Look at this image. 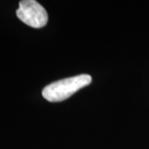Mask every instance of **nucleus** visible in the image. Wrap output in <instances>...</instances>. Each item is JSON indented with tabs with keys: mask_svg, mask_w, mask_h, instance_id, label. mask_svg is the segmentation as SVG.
<instances>
[{
	"mask_svg": "<svg viewBox=\"0 0 149 149\" xmlns=\"http://www.w3.org/2000/svg\"><path fill=\"white\" fill-rule=\"evenodd\" d=\"M92 78L82 74L57 80L47 85L42 90V96L49 102H61L70 98L75 92L89 85Z\"/></svg>",
	"mask_w": 149,
	"mask_h": 149,
	"instance_id": "f257e3e1",
	"label": "nucleus"
},
{
	"mask_svg": "<svg viewBox=\"0 0 149 149\" xmlns=\"http://www.w3.org/2000/svg\"><path fill=\"white\" fill-rule=\"evenodd\" d=\"M16 14L22 22L34 28L43 27L48 22L47 10L36 0L20 1Z\"/></svg>",
	"mask_w": 149,
	"mask_h": 149,
	"instance_id": "f03ea898",
	"label": "nucleus"
}]
</instances>
